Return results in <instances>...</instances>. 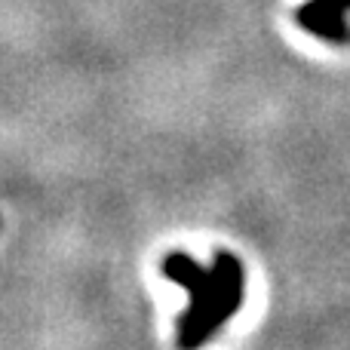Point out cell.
Segmentation results:
<instances>
[{"label":"cell","instance_id":"6da1fadb","mask_svg":"<svg viewBox=\"0 0 350 350\" xmlns=\"http://www.w3.org/2000/svg\"><path fill=\"white\" fill-rule=\"evenodd\" d=\"M212 286L206 295L193 298L187 310L178 317L175 326V347L178 350H200L215 338V332L237 317L246 295V271L234 252H215L212 261Z\"/></svg>","mask_w":350,"mask_h":350},{"label":"cell","instance_id":"7a4b0ae2","mask_svg":"<svg viewBox=\"0 0 350 350\" xmlns=\"http://www.w3.org/2000/svg\"><path fill=\"white\" fill-rule=\"evenodd\" d=\"M298 28L320 37L326 43L345 46L350 43V25H347V6L341 0H304L295 10Z\"/></svg>","mask_w":350,"mask_h":350},{"label":"cell","instance_id":"3957f363","mask_svg":"<svg viewBox=\"0 0 350 350\" xmlns=\"http://www.w3.org/2000/svg\"><path fill=\"white\" fill-rule=\"evenodd\" d=\"M160 271H163L166 280H172L175 286H181V289L191 295V301L200 298V295H206L209 286H212V271L203 267L193 255H187V252H170L163 258V265H160Z\"/></svg>","mask_w":350,"mask_h":350},{"label":"cell","instance_id":"277c9868","mask_svg":"<svg viewBox=\"0 0 350 350\" xmlns=\"http://www.w3.org/2000/svg\"><path fill=\"white\" fill-rule=\"evenodd\" d=\"M341 3H345V6H347V10H350V0H341Z\"/></svg>","mask_w":350,"mask_h":350}]
</instances>
